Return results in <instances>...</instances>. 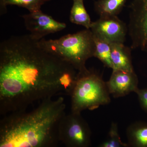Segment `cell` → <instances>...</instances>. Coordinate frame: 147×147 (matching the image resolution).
<instances>
[{
	"instance_id": "2e32d148",
	"label": "cell",
	"mask_w": 147,
	"mask_h": 147,
	"mask_svg": "<svg viewBox=\"0 0 147 147\" xmlns=\"http://www.w3.org/2000/svg\"><path fill=\"white\" fill-rule=\"evenodd\" d=\"M100 147H128L127 143H123L119 134L118 126L117 123L111 124L107 139L99 145Z\"/></svg>"
},
{
	"instance_id": "8992f818",
	"label": "cell",
	"mask_w": 147,
	"mask_h": 147,
	"mask_svg": "<svg viewBox=\"0 0 147 147\" xmlns=\"http://www.w3.org/2000/svg\"><path fill=\"white\" fill-rule=\"evenodd\" d=\"M129 34L131 49L147 50V0H133L129 7Z\"/></svg>"
},
{
	"instance_id": "5bb4252c",
	"label": "cell",
	"mask_w": 147,
	"mask_h": 147,
	"mask_svg": "<svg viewBox=\"0 0 147 147\" xmlns=\"http://www.w3.org/2000/svg\"><path fill=\"white\" fill-rule=\"evenodd\" d=\"M51 0H0L1 14L6 11L8 5H17L27 9L30 12L41 10V6L45 3Z\"/></svg>"
},
{
	"instance_id": "9a60e30c",
	"label": "cell",
	"mask_w": 147,
	"mask_h": 147,
	"mask_svg": "<svg viewBox=\"0 0 147 147\" xmlns=\"http://www.w3.org/2000/svg\"><path fill=\"white\" fill-rule=\"evenodd\" d=\"M95 51L94 57L101 61L103 64L108 67L113 68L111 59V45L105 40L94 36Z\"/></svg>"
},
{
	"instance_id": "6da1fadb",
	"label": "cell",
	"mask_w": 147,
	"mask_h": 147,
	"mask_svg": "<svg viewBox=\"0 0 147 147\" xmlns=\"http://www.w3.org/2000/svg\"><path fill=\"white\" fill-rule=\"evenodd\" d=\"M79 72L30 34L11 37L0 45V114L26 110L55 96H70Z\"/></svg>"
},
{
	"instance_id": "8fae6325",
	"label": "cell",
	"mask_w": 147,
	"mask_h": 147,
	"mask_svg": "<svg viewBox=\"0 0 147 147\" xmlns=\"http://www.w3.org/2000/svg\"><path fill=\"white\" fill-rule=\"evenodd\" d=\"M128 147H147V123L137 121L127 129Z\"/></svg>"
},
{
	"instance_id": "4fadbf2b",
	"label": "cell",
	"mask_w": 147,
	"mask_h": 147,
	"mask_svg": "<svg viewBox=\"0 0 147 147\" xmlns=\"http://www.w3.org/2000/svg\"><path fill=\"white\" fill-rule=\"evenodd\" d=\"M69 19L71 23L90 29L92 22L84 6V0H73Z\"/></svg>"
},
{
	"instance_id": "9c48e42d",
	"label": "cell",
	"mask_w": 147,
	"mask_h": 147,
	"mask_svg": "<svg viewBox=\"0 0 147 147\" xmlns=\"http://www.w3.org/2000/svg\"><path fill=\"white\" fill-rule=\"evenodd\" d=\"M138 77L134 71L113 70L111 77L106 82L108 91L115 98L123 97L135 92L138 88Z\"/></svg>"
},
{
	"instance_id": "e0dca14e",
	"label": "cell",
	"mask_w": 147,
	"mask_h": 147,
	"mask_svg": "<svg viewBox=\"0 0 147 147\" xmlns=\"http://www.w3.org/2000/svg\"><path fill=\"white\" fill-rule=\"evenodd\" d=\"M135 93L138 96L139 104L142 110L147 113V88L142 89L138 88Z\"/></svg>"
},
{
	"instance_id": "5b68a950",
	"label": "cell",
	"mask_w": 147,
	"mask_h": 147,
	"mask_svg": "<svg viewBox=\"0 0 147 147\" xmlns=\"http://www.w3.org/2000/svg\"><path fill=\"white\" fill-rule=\"evenodd\" d=\"M59 141L68 147H88L91 145V131L81 113L65 114L58 128Z\"/></svg>"
},
{
	"instance_id": "ba28073f",
	"label": "cell",
	"mask_w": 147,
	"mask_h": 147,
	"mask_svg": "<svg viewBox=\"0 0 147 147\" xmlns=\"http://www.w3.org/2000/svg\"><path fill=\"white\" fill-rule=\"evenodd\" d=\"M22 17L26 28L30 33V35L37 40L47 35L61 31L66 27L65 23L58 22L41 10L24 14Z\"/></svg>"
},
{
	"instance_id": "3957f363",
	"label": "cell",
	"mask_w": 147,
	"mask_h": 147,
	"mask_svg": "<svg viewBox=\"0 0 147 147\" xmlns=\"http://www.w3.org/2000/svg\"><path fill=\"white\" fill-rule=\"evenodd\" d=\"M39 43L43 49L72 66L79 72L87 69V60L94 57L95 44L90 29L66 35L57 39L42 38L39 40Z\"/></svg>"
},
{
	"instance_id": "52a82bcc",
	"label": "cell",
	"mask_w": 147,
	"mask_h": 147,
	"mask_svg": "<svg viewBox=\"0 0 147 147\" xmlns=\"http://www.w3.org/2000/svg\"><path fill=\"white\" fill-rule=\"evenodd\" d=\"M90 30L94 36L110 43H123L128 28L117 16H102L92 22Z\"/></svg>"
},
{
	"instance_id": "7c38bea8",
	"label": "cell",
	"mask_w": 147,
	"mask_h": 147,
	"mask_svg": "<svg viewBox=\"0 0 147 147\" xmlns=\"http://www.w3.org/2000/svg\"><path fill=\"white\" fill-rule=\"evenodd\" d=\"M127 0H98L94 9L100 17L117 16L122 9Z\"/></svg>"
},
{
	"instance_id": "30bf717a",
	"label": "cell",
	"mask_w": 147,
	"mask_h": 147,
	"mask_svg": "<svg viewBox=\"0 0 147 147\" xmlns=\"http://www.w3.org/2000/svg\"><path fill=\"white\" fill-rule=\"evenodd\" d=\"M110 45L113 70L134 71L130 49L123 43H111Z\"/></svg>"
},
{
	"instance_id": "7a4b0ae2",
	"label": "cell",
	"mask_w": 147,
	"mask_h": 147,
	"mask_svg": "<svg viewBox=\"0 0 147 147\" xmlns=\"http://www.w3.org/2000/svg\"><path fill=\"white\" fill-rule=\"evenodd\" d=\"M64 98H47L33 110L4 116L0 122V147H48L59 141L58 128L66 114Z\"/></svg>"
},
{
	"instance_id": "277c9868",
	"label": "cell",
	"mask_w": 147,
	"mask_h": 147,
	"mask_svg": "<svg viewBox=\"0 0 147 147\" xmlns=\"http://www.w3.org/2000/svg\"><path fill=\"white\" fill-rule=\"evenodd\" d=\"M106 82L99 74L87 69L79 72L70 96L71 112L81 113L86 110L97 109L111 102Z\"/></svg>"
}]
</instances>
